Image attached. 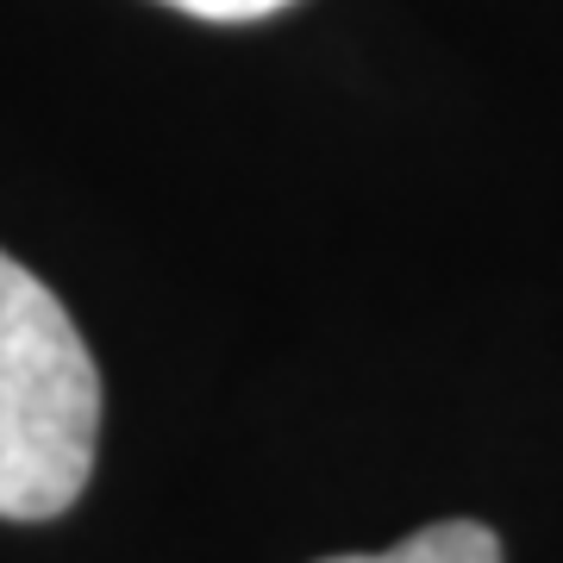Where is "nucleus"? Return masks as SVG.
<instances>
[{
  "label": "nucleus",
  "mask_w": 563,
  "mask_h": 563,
  "mask_svg": "<svg viewBox=\"0 0 563 563\" xmlns=\"http://www.w3.org/2000/svg\"><path fill=\"white\" fill-rule=\"evenodd\" d=\"M101 376L69 307L0 251V520H57L88 488Z\"/></svg>",
  "instance_id": "obj_1"
},
{
  "label": "nucleus",
  "mask_w": 563,
  "mask_h": 563,
  "mask_svg": "<svg viewBox=\"0 0 563 563\" xmlns=\"http://www.w3.org/2000/svg\"><path fill=\"white\" fill-rule=\"evenodd\" d=\"M320 563H501V539L483 520H432L413 539L376 558H320Z\"/></svg>",
  "instance_id": "obj_2"
},
{
  "label": "nucleus",
  "mask_w": 563,
  "mask_h": 563,
  "mask_svg": "<svg viewBox=\"0 0 563 563\" xmlns=\"http://www.w3.org/2000/svg\"><path fill=\"white\" fill-rule=\"evenodd\" d=\"M163 7H176V13H195V20H263V13H282L288 0H163Z\"/></svg>",
  "instance_id": "obj_3"
}]
</instances>
